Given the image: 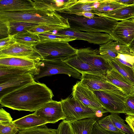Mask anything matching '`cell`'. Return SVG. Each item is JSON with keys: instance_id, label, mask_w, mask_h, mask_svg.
Returning <instances> with one entry per match:
<instances>
[{"instance_id": "836d02e7", "label": "cell", "mask_w": 134, "mask_h": 134, "mask_svg": "<svg viewBox=\"0 0 134 134\" xmlns=\"http://www.w3.org/2000/svg\"><path fill=\"white\" fill-rule=\"evenodd\" d=\"M98 125L105 130L122 134L126 133L118 129L114 125L109 115L98 119L97 121Z\"/></svg>"}, {"instance_id": "e575fe53", "label": "cell", "mask_w": 134, "mask_h": 134, "mask_svg": "<svg viewBox=\"0 0 134 134\" xmlns=\"http://www.w3.org/2000/svg\"><path fill=\"white\" fill-rule=\"evenodd\" d=\"M120 63L134 69V55L118 53L115 58Z\"/></svg>"}, {"instance_id": "60d3db41", "label": "cell", "mask_w": 134, "mask_h": 134, "mask_svg": "<svg viewBox=\"0 0 134 134\" xmlns=\"http://www.w3.org/2000/svg\"><path fill=\"white\" fill-rule=\"evenodd\" d=\"M54 31L50 27L44 25H38L31 29L29 31L38 35L45 32Z\"/></svg>"}, {"instance_id": "8d00e7d4", "label": "cell", "mask_w": 134, "mask_h": 134, "mask_svg": "<svg viewBox=\"0 0 134 134\" xmlns=\"http://www.w3.org/2000/svg\"><path fill=\"white\" fill-rule=\"evenodd\" d=\"M125 105V113L128 115L134 116V93L127 97Z\"/></svg>"}, {"instance_id": "c3c4849f", "label": "cell", "mask_w": 134, "mask_h": 134, "mask_svg": "<svg viewBox=\"0 0 134 134\" xmlns=\"http://www.w3.org/2000/svg\"><path fill=\"white\" fill-rule=\"evenodd\" d=\"M132 54L134 55V51L132 53Z\"/></svg>"}, {"instance_id": "4316f807", "label": "cell", "mask_w": 134, "mask_h": 134, "mask_svg": "<svg viewBox=\"0 0 134 134\" xmlns=\"http://www.w3.org/2000/svg\"><path fill=\"white\" fill-rule=\"evenodd\" d=\"M106 59L113 69L134 85V69L120 63L115 58Z\"/></svg>"}, {"instance_id": "d590c367", "label": "cell", "mask_w": 134, "mask_h": 134, "mask_svg": "<svg viewBox=\"0 0 134 134\" xmlns=\"http://www.w3.org/2000/svg\"><path fill=\"white\" fill-rule=\"evenodd\" d=\"M57 130V134H75L71 123L64 120H63L59 124Z\"/></svg>"}, {"instance_id": "484cf974", "label": "cell", "mask_w": 134, "mask_h": 134, "mask_svg": "<svg viewBox=\"0 0 134 134\" xmlns=\"http://www.w3.org/2000/svg\"><path fill=\"white\" fill-rule=\"evenodd\" d=\"M96 0H78L73 5L64 11L63 13L77 15L83 12H92Z\"/></svg>"}, {"instance_id": "ba28073f", "label": "cell", "mask_w": 134, "mask_h": 134, "mask_svg": "<svg viewBox=\"0 0 134 134\" xmlns=\"http://www.w3.org/2000/svg\"><path fill=\"white\" fill-rule=\"evenodd\" d=\"M71 94L72 98L92 109L101 117L108 112L103 108L93 92L83 85L80 81L73 86Z\"/></svg>"}, {"instance_id": "f907efd6", "label": "cell", "mask_w": 134, "mask_h": 134, "mask_svg": "<svg viewBox=\"0 0 134 134\" xmlns=\"http://www.w3.org/2000/svg\"></svg>"}, {"instance_id": "30bf717a", "label": "cell", "mask_w": 134, "mask_h": 134, "mask_svg": "<svg viewBox=\"0 0 134 134\" xmlns=\"http://www.w3.org/2000/svg\"><path fill=\"white\" fill-rule=\"evenodd\" d=\"M35 81L30 72L0 77V99L9 93Z\"/></svg>"}, {"instance_id": "ffe728a7", "label": "cell", "mask_w": 134, "mask_h": 134, "mask_svg": "<svg viewBox=\"0 0 134 134\" xmlns=\"http://www.w3.org/2000/svg\"><path fill=\"white\" fill-rule=\"evenodd\" d=\"M34 8L31 0H0V12L22 11Z\"/></svg>"}, {"instance_id": "f35d334b", "label": "cell", "mask_w": 134, "mask_h": 134, "mask_svg": "<svg viewBox=\"0 0 134 134\" xmlns=\"http://www.w3.org/2000/svg\"><path fill=\"white\" fill-rule=\"evenodd\" d=\"M19 131L12 123L7 125L0 124V134H17Z\"/></svg>"}, {"instance_id": "1f68e13d", "label": "cell", "mask_w": 134, "mask_h": 134, "mask_svg": "<svg viewBox=\"0 0 134 134\" xmlns=\"http://www.w3.org/2000/svg\"><path fill=\"white\" fill-rule=\"evenodd\" d=\"M115 126L119 130L126 134H134L130 126L126 124L124 120L117 113H111L109 115Z\"/></svg>"}, {"instance_id": "d6a6232c", "label": "cell", "mask_w": 134, "mask_h": 134, "mask_svg": "<svg viewBox=\"0 0 134 134\" xmlns=\"http://www.w3.org/2000/svg\"><path fill=\"white\" fill-rule=\"evenodd\" d=\"M32 71L26 69L0 65V77L24 74Z\"/></svg>"}, {"instance_id": "7dc6e473", "label": "cell", "mask_w": 134, "mask_h": 134, "mask_svg": "<svg viewBox=\"0 0 134 134\" xmlns=\"http://www.w3.org/2000/svg\"><path fill=\"white\" fill-rule=\"evenodd\" d=\"M129 47L131 52L132 53L134 51V37Z\"/></svg>"}, {"instance_id": "f546056e", "label": "cell", "mask_w": 134, "mask_h": 134, "mask_svg": "<svg viewBox=\"0 0 134 134\" xmlns=\"http://www.w3.org/2000/svg\"><path fill=\"white\" fill-rule=\"evenodd\" d=\"M40 42L50 41H64L70 42L77 40L75 37L66 35L54 34L52 31L44 32L38 35Z\"/></svg>"}, {"instance_id": "9a60e30c", "label": "cell", "mask_w": 134, "mask_h": 134, "mask_svg": "<svg viewBox=\"0 0 134 134\" xmlns=\"http://www.w3.org/2000/svg\"><path fill=\"white\" fill-rule=\"evenodd\" d=\"M82 74L80 82L93 92L97 91H121L107 81L105 75L85 72Z\"/></svg>"}, {"instance_id": "f6af8a7d", "label": "cell", "mask_w": 134, "mask_h": 134, "mask_svg": "<svg viewBox=\"0 0 134 134\" xmlns=\"http://www.w3.org/2000/svg\"><path fill=\"white\" fill-rule=\"evenodd\" d=\"M77 15L83 16L88 18H92L95 16V15L91 12H85L80 13Z\"/></svg>"}, {"instance_id": "6da1fadb", "label": "cell", "mask_w": 134, "mask_h": 134, "mask_svg": "<svg viewBox=\"0 0 134 134\" xmlns=\"http://www.w3.org/2000/svg\"><path fill=\"white\" fill-rule=\"evenodd\" d=\"M53 96L46 85L35 81L5 96L0 104L14 110L35 112L52 100Z\"/></svg>"}, {"instance_id": "5bb4252c", "label": "cell", "mask_w": 134, "mask_h": 134, "mask_svg": "<svg viewBox=\"0 0 134 134\" xmlns=\"http://www.w3.org/2000/svg\"><path fill=\"white\" fill-rule=\"evenodd\" d=\"M109 34L114 41L129 46L134 37V21L130 19L118 22Z\"/></svg>"}, {"instance_id": "681fc988", "label": "cell", "mask_w": 134, "mask_h": 134, "mask_svg": "<svg viewBox=\"0 0 134 134\" xmlns=\"http://www.w3.org/2000/svg\"><path fill=\"white\" fill-rule=\"evenodd\" d=\"M131 19H132V20H133L134 21V18H132Z\"/></svg>"}, {"instance_id": "603a6c76", "label": "cell", "mask_w": 134, "mask_h": 134, "mask_svg": "<svg viewBox=\"0 0 134 134\" xmlns=\"http://www.w3.org/2000/svg\"><path fill=\"white\" fill-rule=\"evenodd\" d=\"M36 64L32 60L21 58L11 57L0 58L1 65L28 69L32 71V72L36 69Z\"/></svg>"}, {"instance_id": "816d5d0a", "label": "cell", "mask_w": 134, "mask_h": 134, "mask_svg": "<svg viewBox=\"0 0 134 134\" xmlns=\"http://www.w3.org/2000/svg\"><path fill=\"white\" fill-rule=\"evenodd\" d=\"M133 18H134V17H133Z\"/></svg>"}, {"instance_id": "4fadbf2b", "label": "cell", "mask_w": 134, "mask_h": 134, "mask_svg": "<svg viewBox=\"0 0 134 134\" xmlns=\"http://www.w3.org/2000/svg\"><path fill=\"white\" fill-rule=\"evenodd\" d=\"M34 113L48 124L55 123L66 118L60 101H51Z\"/></svg>"}, {"instance_id": "7bdbcfd3", "label": "cell", "mask_w": 134, "mask_h": 134, "mask_svg": "<svg viewBox=\"0 0 134 134\" xmlns=\"http://www.w3.org/2000/svg\"><path fill=\"white\" fill-rule=\"evenodd\" d=\"M16 42L14 35H9L5 38L0 40V49Z\"/></svg>"}, {"instance_id": "83f0119b", "label": "cell", "mask_w": 134, "mask_h": 134, "mask_svg": "<svg viewBox=\"0 0 134 134\" xmlns=\"http://www.w3.org/2000/svg\"><path fill=\"white\" fill-rule=\"evenodd\" d=\"M14 37L16 42L30 46H35L40 42L38 34L29 31L14 35Z\"/></svg>"}, {"instance_id": "f1b7e54d", "label": "cell", "mask_w": 134, "mask_h": 134, "mask_svg": "<svg viewBox=\"0 0 134 134\" xmlns=\"http://www.w3.org/2000/svg\"><path fill=\"white\" fill-rule=\"evenodd\" d=\"M9 21V35H10L28 31L32 27L39 25L24 22Z\"/></svg>"}, {"instance_id": "3957f363", "label": "cell", "mask_w": 134, "mask_h": 134, "mask_svg": "<svg viewBox=\"0 0 134 134\" xmlns=\"http://www.w3.org/2000/svg\"><path fill=\"white\" fill-rule=\"evenodd\" d=\"M68 20L70 29L86 32H104L109 34L116 25L118 21L104 16L95 15L88 18L74 14H60Z\"/></svg>"}, {"instance_id": "9c48e42d", "label": "cell", "mask_w": 134, "mask_h": 134, "mask_svg": "<svg viewBox=\"0 0 134 134\" xmlns=\"http://www.w3.org/2000/svg\"><path fill=\"white\" fill-rule=\"evenodd\" d=\"M17 57L29 59L36 64L43 59L35 48L31 46L15 42L0 49V58Z\"/></svg>"}, {"instance_id": "7a4b0ae2", "label": "cell", "mask_w": 134, "mask_h": 134, "mask_svg": "<svg viewBox=\"0 0 134 134\" xmlns=\"http://www.w3.org/2000/svg\"><path fill=\"white\" fill-rule=\"evenodd\" d=\"M0 18L10 22H24L45 25L54 30L70 28L66 18L51 9L34 8L22 11L0 12Z\"/></svg>"}, {"instance_id": "ac0fdd59", "label": "cell", "mask_w": 134, "mask_h": 134, "mask_svg": "<svg viewBox=\"0 0 134 134\" xmlns=\"http://www.w3.org/2000/svg\"><path fill=\"white\" fill-rule=\"evenodd\" d=\"M78 0H35V7L40 9H51L60 13L69 8L76 3Z\"/></svg>"}, {"instance_id": "8992f818", "label": "cell", "mask_w": 134, "mask_h": 134, "mask_svg": "<svg viewBox=\"0 0 134 134\" xmlns=\"http://www.w3.org/2000/svg\"><path fill=\"white\" fill-rule=\"evenodd\" d=\"M60 101L66 117L63 120L67 122L72 123L85 119L101 117L94 110L72 98L68 97Z\"/></svg>"}, {"instance_id": "7c38bea8", "label": "cell", "mask_w": 134, "mask_h": 134, "mask_svg": "<svg viewBox=\"0 0 134 134\" xmlns=\"http://www.w3.org/2000/svg\"><path fill=\"white\" fill-rule=\"evenodd\" d=\"M56 34L72 37L77 40L86 41L99 46L114 41L110 35L107 33L76 31L69 28L57 31Z\"/></svg>"}, {"instance_id": "d4e9b609", "label": "cell", "mask_w": 134, "mask_h": 134, "mask_svg": "<svg viewBox=\"0 0 134 134\" xmlns=\"http://www.w3.org/2000/svg\"><path fill=\"white\" fill-rule=\"evenodd\" d=\"M104 16L118 21H123L134 17V5H125L105 14Z\"/></svg>"}, {"instance_id": "44dd1931", "label": "cell", "mask_w": 134, "mask_h": 134, "mask_svg": "<svg viewBox=\"0 0 134 134\" xmlns=\"http://www.w3.org/2000/svg\"><path fill=\"white\" fill-rule=\"evenodd\" d=\"M12 123L19 130L30 129L48 124L34 113L14 120Z\"/></svg>"}, {"instance_id": "5b68a950", "label": "cell", "mask_w": 134, "mask_h": 134, "mask_svg": "<svg viewBox=\"0 0 134 134\" xmlns=\"http://www.w3.org/2000/svg\"><path fill=\"white\" fill-rule=\"evenodd\" d=\"M36 67L31 74L36 82L43 77L59 74H65L81 80L82 79L81 74L62 60L43 59L36 64Z\"/></svg>"}, {"instance_id": "74e56055", "label": "cell", "mask_w": 134, "mask_h": 134, "mask_svg": "<svg viewBox=\"0 0 134 134\" xmlns=\"http://www.w3.org/2000/svg\"><path fill=\"white\" fill-rule=\"evenodd\" d=\"M9 35V21L5 19L0 18V40L6 38Z\"/></svg>"}, {"instance_id": "7402d4cb", "label": "cell", "mask_w": 134, "mask_h": 134, "mask_svg": "<svg viewBox=\"0 0 134 134\" xmlns=\"http://www.w3.org/2000/svg\"><path fill=\"white\" fill-rule=\"evenodd\" d=\"M125 6L114 0H96L92 13L98 16L106 13Z\"/></svg>"}, {"instance_id": "e0dca14e", "label": "cell", "mask_w": 134, "mask_h": 134, "mask_svg": "<svg viewBox=\"0 0 134 134\" xmlns=\"http://www.w3.org/2000/svg\"><path fill=\"white\" fill-rule=\"evenodd\" d=\"M112 41L100 45V54L106 59L116 58L118 53L131 54L129 46Z\"/></svg>"}, {"instance_id": "52a82bcc", "label": "cell", "mask_w": 134, "mask_h": 134, "mask_svg": "<svg viewBox=\"0 0 134 134\" xmlns=\"http://www.w3.org/2000/svg\"><path fill=\"white\" fill-rule=\"evenodd\" d=\"M103 108L111 113H125L127 96L121 91L93 92Z\"/></svg>"}, {"instance_id": "4dcf8cb0", "label": "cell", "mask_w": 134, "mask_h": 134, "mask_svg": "<svg viewBox=\"0 0 134 134\" xmlns=\"http://www.w3.org/2000/svg\"><path fill=\"white\" fill-rule=\"evenodd\" d=\"M17 134H57V129L44 125L30 129L19 130Z\"/></svg>"}, {"instance_id": "bcb514c9", "label": "cell", "mask_w": 134, "mask_h": 134, "mask_svg": "<svg viewBox=\"0 0 134 134\" xmlns=\"http://www.w3.org/2000/svg\"><path fill=\"white\" fill-rule=\"evenodd\" d=\"M118 2L124 5H128L134 3V0H115Z\"/></svg>"}, {"instance_id": "b9f144b4", "label": "cell", "mask_w": 134, "mask_h": 134, "mask_svg": "<svg viewBox=\"0 0 134 134\" xmlns=\"http://www.w3.org/2000/svg\"><path fill=\"white\" fill-rule=\"evenodd\" d=\"M92 134H122L105 130L100 127L96 121L94 124ZM125 134H126V133Z\"/></svg>"}, {"instance_id": "8fae6325", "label": "cell", "mask_w": 134, "mask_h": 134, "mask_svg": "<svg viewBox=\"0 0 134 134\" xmlns=\"http://www.w3.org/2000/svg\"><path fill=\"white\" fill-rule=\"evenodd\" d=\"M76 55L89 64L106 74L113 69L108 60L100 54L97 49L87 47L77 49Z\"/></svg>"}, {"instance_id": "d6986e66", "label": "cell", "mask_w": 134, "mask_h": 134, "mask_svg": "<svg viewBox=\"0 0 134 134\" xmlns=\"http://www.w3.org/2000/svg\"><path fill=\"white\" fill-rule=\"evenodd\" d=\"M63 61L70 67L80 73L106 74L102 70L92 66L84 61L76 54Z\"/></svg>"}, {"instance_id": "277c9868", "label": "cell", "mask_w": 134, "mask_h": 134, "mask_svg": "<svg viewBox=\"0 0 134 134\" xmlns=\"http://www.w3.org/2000/svg\"><path fill=\"white\" fill-rule=\"evenodd\" d=\"M35 48L43 59L64 60L76 54L77 49L64 41L40 42Z\"/></svg>"}, {"instance_id": "2e32d148", "label": "cell", "mask_w": 134, "mask_h": 134, "mask_svg": "<svg viewBox=\"0 0 134 134\" xmlns=\"http://www.w3.org/2000/svg\"><path fill=\"white\" fill-rule=\"evenodd\" d=\"M109 82L119 89L127 96L134 93V85L114 69L106 74Z\"/></svg>"}, {"instance_id": "ee69618b", "label": "cell", "mask_w": 134, "mask_h": 134, "mask_svg": "<svg viewBox=\"0 0 134 134\" xmlns=\"http://www.w3.org/2000/svg\"><path fill=\"white\" fill-rule=\"evenodd\" d=\"M125 121L130 126L134 134V116L128 115L125 118Z\"/></svg>"}, {"instance_id": "cb8c5ba5", "label": "cell", "mask_w": 134, "mask_h": 134, "mask_svg": "<svg viewBox=\"0 0 134 134\" xmlns=\"http://www.w3.org/2000/svg\"><path fill=\"white\" fill-rule=\"evenodd\" d=\"M99 119L86 118L71 123L74 133L75 134H92L94 125Z\"/></svg>"}, {"instance_id": "ab89813d", "label": "cell", "mask_w": 134, "mask_h": 134, "mask_svg": "<svg viewBox=\"0 0 134 134\" xmlns=\"http://www.w3.org/2000/svg\"><path fill=\"white\" fill-rule=\"evenodd\" d=\"M13 119L10 114L2 108L0 109V124L7 125L12 123Z\"/></svg>"}]
</instances>
